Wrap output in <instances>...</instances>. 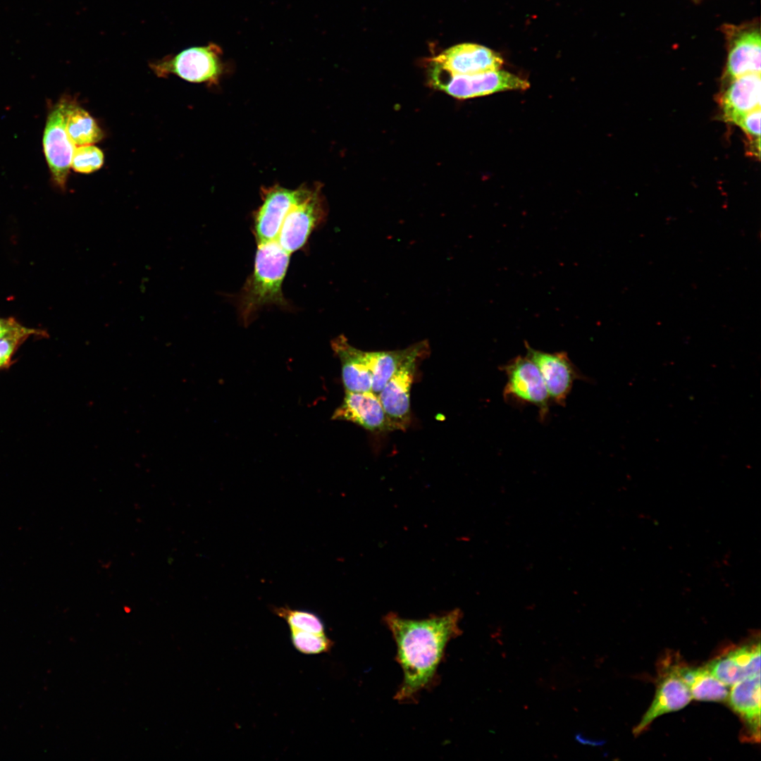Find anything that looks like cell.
Instances as JSON below:
<instances>
[{
  "mask_svg": "<svg viewBox=\"0 0 761 761\" xmlns=\"http://www.w3.org/2000/svg\"><path fill=\"white\" fill-rule=\"evenodd\" d=\"M462 617L459 609L420 620L404 619L392 612L384 617L396 643V660L404 674L396 700L416 703L419 693L434 685L447 643L462 633L459 627Z\"/></svg>",
  "mask_w": 761,
  "mask_h": 761,
  "instance_id": "1",
  "label": "cell"
},
{
  "mask_svg": "<svg viewBox=\"0 0 761 761\" xmlns=\"http://www.w3.org/2000/svg\"><path fill=\"white\" fill-rule=\"evenodd\" d=\"M290 254L276 240L259 243L252 273L247 278L238 297V311L248 324L266 305L287 306L282 284Z\"/></svg>",
  "mask_w": 761,
  "mask_h": 761,
  "instance_id": "2",
  "label": "cell"
},
{
  "mask_svg": "<svg viewBox=\"0 0 761 761\" xmlns=\"http://www.w3.org/2000/svg\"><path fill=\"white\" fill-rule=\"evenodd\" d=\"M428 84L433 88L459 99L485 96L507 90H525L528 80L505 70L474 75H454L431 63Z\"/></svg>",
  "mask_w": 761,
  "mask_h": 761,
  "instance_id": "3",
  "label": "cell"
},
{
  "mask_svg": "<svg viewBox=\"0 0 761 761\" xmlns=\"http://www.w3.org/2000/svg\"><path fill=\"white\" fill-rule=\"evenodd\" d=\"M222 50L214 43L194 47L149 63L159 77L175 75L192 82H216L223 70Z\"/></svg>",
  "mask_w": 761,
  "mask_h": 761,
  "instance_id": "4",
  "label": "cell"
},
{
  "mask_svg": "<svg viewBox=\"0 0 761 761\" xmlns=\"http://www.w3.org/2000/svg\"><path fill=\"white\" fill-rule=\"evenodd\" d=\"M326 215L321 186H307L286 214L276 241L290 254L301 249Z\"/></svg>",
  "mask_w": 761,
  "mask_h": 761,
  "instance_id": "5",
  "label": "cell"
},
{
  "mask_svg": "<svg viewBox=\"0 0 761 761\" xmlns=\"http://www.w3.org/2000/svg\"><path fill=\"white\" fill-rule=\"evenodd\" d=\"M727 45V60L722 80L727 84L738 77L760 73L761 36L756 23L722 27Z\"/></svg>",
  "mask_w": 761,
  "mask_h": 761,
  "instance_id": "6",
  "label": "cell"
},
{
  "mask_svg": "<svg viewBox=\"0 0 761 761\" xmlns=\"http://www.w3.org/2000/svg\"><path fill=\"white\" fill-rule=\"evenodd\" d=\"M73 101L62 98L56 104L48 115L43 136L44 154L51 178L61 189L66 187L76 147L66 128L67 113Z\"/></svg>",
  "mask_w": 761,
  "mask_h": 761,
  "instance_id": "7",
  "label": "cell"
},
{
  "mask_svg": "<svg viewBox=\"0 0 761 761\" xmlns=\"http://www.w3.org/2000/svg\"><path fill=\"white\" fill-rule=\"evenodd\" d=\"M502 369L507 378L505 398L536 406L544 419L549 412L550 397L536 365L526 356H518Z\"/></svg>",
  "mask_w": 761,
  "mask_h": 761,
  "instance_id": "8",
  "label": "cell"
},
{
  "mask_svg": "<svg viewBox=\"0 0 761 761\" xmlns=\"http://www.w3.org/2000/svg\"><path fill=\"white\" fill-rule=\"evenodd\" d=\"M428 352H416L404 360L378 395L395 431H405L410 424V394L416 363Z\"/></svg>",
  "mask_w": 761,
  "mask_h": 761,
  "instance_id": "9",
  "label": "cell"
},
{
  "mask_svg": "<svg viewBox=\"0 0 761 761\" xmlns=\"http://www.w3.org/2000/svg\"><path fill=\"white\" fill-rule=\"evenodd\" d=\"M677 661L666 660L660 667V676L654 699L633 733L638 736L658 717L679 710L692 699L688 686L679 676Z\"/></svg>",
  "mask_w": 761,
  "mask_h": 761,
  "instance_id": "10",
  "label": "cell"
},
{
  "mask_svg": "<svg viewBox=\"0 0 761 761\" xmlns=\"http://www.w3.org/2000/svg\"><path fill=\"white\" fill-rule=\"evenodd\" d=\"M307 186L290 190L279 185L261 190L263 202L254 215V233L259 243L276 240L283 221Z\"/></svg>",
  "mask_w": 761,
  "mask_h": 761,
  "instance_id": "11",
  "label": "cell"
},
{
  "mask_svg": "<svg viewBox=\"0 0 761 761\" xmlns=\"http://www.w3.org/2000/svg\"><path fill=\"white\" fill-rule=\"evenodd\" d=\"M431 63L454 75H474L500 70L502 56L482 45L464 43L453 46L433 57Z\"/></svg>",
  "mask_w": 761,
  "mask_h": 761,
  "instance_id": "12",
  "label": "cell"
},
{
  "mask_svg": "<svg viewBox=\"0 0 761 761\" xmlns=\"http://www.w3.org/2000/svg\"><path fill=\"white\" fill-rule=\"evenodd\" d=\"M332 419L349 421L373 433L395 431L378 395L372 391H345L343 401L335 410Z\"/></svg>",
  "mask_w": 761,
  "mask_h": 761,
  "instance_id": "13",
  "label": "cell"
},
{
  "mask_svg": "<svg viewBox=\"0 0 761 761\" xmlns=\"http://www.w3.org/2000/svg\"><path fill=\"white\" fill-rule=\"evenodd\" d=\"M526 357L538 367L550 399L564 405L575 380L581 376L567 354L564 352L549 353L535 349L527 344Z\"/></svg>",
  "mask_w": 761,
  "mask_h": 761,
  "instance_id": "14",
  "label": "cell"
},
{
  "mask_svg": "<svg viewBox=\"0 0 761 761\" xmlns=\"http://www.w3.org/2000/svg\"><path fill=\"white\" fill-rule=\"evenodd\" d=\"M727 702L744 724V741L760 738V673L749 676L732 686Z\"/></svg>",
  "mask_w": 761,
  "mask_h": 761,
  "instance_id": "15",
  "label": "cell"
},
{
  "mask_svg": "<svg viewBox=\"0 0 761 761\" xmlns=\"http://www.w3.org/2000/svg\"><path fill=\"white\" fill-rule=\"evenodd\" d=\"M705 667L727 686L760 673V643L752 642L734 648L710 661Z\"/></svg>",
  "mask_w": 761,
  "mask_h": 761,
  "instance_id": "16",
  "label": "cell"
},
{
  "mask_svg": "<svg viewBox=\"0 0 761 761\" xmlns=\"http://www.w3.org/2000/svg\"><path fill=\"white\" fill-rule=\"evenodd\" d=\"M760 73H749L727 83L720 96L723 119L734 124L746 113L760 109Z\"/></svg>",
  "mask_w": 761,
  "mask_h": 761,
  "instance_id": "17",
  "label": "cell"
},
{
  "mask_svg": "<svg viewBox=\"0 0 761 761\" xmlns=\"http://www.w3.org/2000/svg\"><path fill=\"white\" fill-rule=\"evenodd\" d=\"M330 345L341 363L342 380L345 391H372L371 373L364 351L351 345L344 335L333 339Z\"/></svg>",
  "mask_w": 761,
  "mask_h": 761,
  "instance_id": "18",
  "label": "cell"
},
{
  "mask_svg": "<svg viewBox=\"0 0 761 761\" xmlns=\"http://www.w3.org/2000/svg\"><path fill=\"white\" fill-rule=\"evenodd\" d=\"M429 349L428 340H421L403 349L366 352L371 373V390L378 395L402 363L414 354Z\"/></svg>",
  "mask_w": 761,
  "mask_h": 761,
  "instance_id": "19",
  "label": "cell"
},
{
  "mask_svg": "<svg viewBox=\"0 0 761 761\" xmlns=\"http://www.w3.org/2000/svg\"><path fill=\"white\" fill-rule=\"evenodd\" d=\"M676 669L688 686L692 698L703 701L724 702L729 695L728 686L714 677L705 667H690L677 661Z\"/></svg>",
  "mask_w": 761,
  "mask_h": 761,
  "instance_id": "20",
  "label": "cell"
},
{
  "mask_svg": "<svg viewBox=\"0 0 761 761\" xmlns=\"http://www.w3.org/2000/svg\"><path fill=\"white\" fill-rule=\"evenodd\" d=\"M66 131L76 147L93 144L104 136L94 118L74 101L67 113Z\"/></svg>",
  "mask_w": 761,
  "mask_h": 761,
  "instance_id": "21",
  "label": "cell"
},
{
  "mask_svg": "<svg viewBox=\"0 0 761 761\" xmlns=\"http://www.w3.org/2000/svg\"><path fill=\"white\" fill-rule=\"evenodd\" d=\"M273 613L283 619L290 629L325 633V625L323 620L316 613L300 609H293L288 605L275 607Z\"/></svg>",
  "mask_w": 761,
  "mask_h": 761,
  "instance_id": "22",
  "label": "cell"
},
{
  "mask_svg": "<svg viewBox=\"0 0 761 761\" xmlns=\"http://www.w3.org/2000/svg\"><path fill=\"white\" fill-rule=\"evenodd\" d=\"M290 640L293 647L305 655H318L330 651L333 642L326 633L299 631L290 629Z\"/></svg>",
  "mask_w": 761,
  "mask_h": 761,
  "instance_id": "23",
  "label": "cell"
},
{
  "mask_svg": "<svg viewBox=\"0 0 761 761\" xmlns=\"http://www.w3.org/2000/svg\"><path fill=\"white\" fill-rule=\"evenodd\" d=\"M41 333L40 330L26 328L19 324L0 337V370L11 366L13 354L29 337Z\"/></svg>",
  "mask_w": 761,
  "mask_h": 761,
  "instance_id": "24",
  "label": "cell"
},
{
  "mask_svg": "<svg viewBox=\"0 0 761 761\" xmlns=\"http://www.w3.org/2000/svg\"><path fill=\"white\" fill-rule=\"evenodd\" d=\"M104 163L101 149L93 144L76 147L72 157L71 168L76 172L90 173L99 170Z\"/></svg>",
  "mask_w": 761,
  "mask_h": 761,
  "instance_id": "25",
  "label": "cell"
},
{
  "mask_svg": "<svg viewBox=\"0 0 761 761\" xmlns=\"http://www.w3.org/2000/svg\"><path fill=\"white\" fill-rule=\"evenodd\" d=\"M760 109L752 111L742 116L735 123L747 135L750 142V152L758 158L760 147Z\"/></svg>",
  "mask_w": 761,
  "mask_h": 761,
  "instance_id": "26",
  "label": "cell"
},
{
  "mask_svg": "<svg viewBox=\"0 0 761 761\" xmlns=\"http://www.w3.org/2000/svg\"><path fill=\"white\" fill-rule=\"evenodd\" d=\"M20 323L13 318H0V337H2Z\"/></svg>",
  "mask_w": 761,
  "mask_h": 761,
  "instance_id": "27",
  "label": "cell"
},
{
  "mask_svg": "<svg viewBox=\"0 0 761 761\" xmlns=\"http://www.w3.org/2000/svg\"><path fill=\"white\" fill-rule=\"evenodd\" d=\"M575 739L577 742L583 745H588L592 746L601 745L604 743L603 741H599L595 739H591L588 738L581 733H578L575 735Z\"/></svg>",
  "mask_w": 761,
  "mask_h": 761,
  "instance_id": "28",
  "label": "cell"
},
{
  "mask_svg": "<svg viewBox=\"0 0 761 761\" xmlns=\"http://www.w3.org/2000/svg\"><path fill=\"white\" fill-rule=\"evenodd\" d=\"M693 1H695V2H696V3H698V2H699V1H700V0H693Z\"/></svg>",
  "mask_w": 761,
  "mask_h": 761,
  "instance_id": "29",
  "label": "cell"
}]
</instances>
